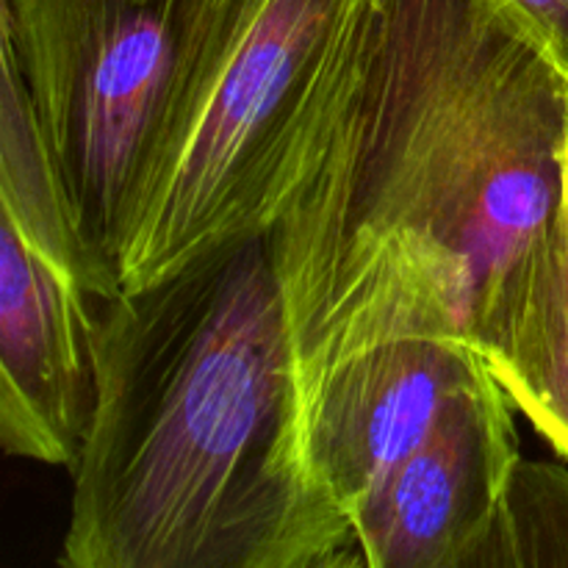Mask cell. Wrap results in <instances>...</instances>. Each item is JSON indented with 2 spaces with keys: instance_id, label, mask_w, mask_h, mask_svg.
Wrapping results in <instances>:
<instances>
[{
  "instance_id": "1",
  "label": "cell",
  "mask_w": 568,
  "mask_h": 568,
  "mask_svg": "<svg viewBox=\"0 0 568 568\" xmlns=\"http://www.w3.org/2000/svg\"><path fill=\"white\" fill-rule=\"evenodd\" d=\"M566 161L568 70L516 0H344L261 209L300 422L366 349L486 355Z\"/></svg>"
},
{
  "instance_id": "2",
  "label": "cell",
  "mask_w": 568,
  "mask_h": 568,
  "mask_svg": "<svg viewBox=\"0 0 568 568\" xmlns=\"http://www.w3.org/2000/svg\"><path fill=\"white\" fill-rule=\"evenodd\" d=\"M98 399L67 568H364L303 455L297 361L264 231L94 297Z\"/></svg>"
},
{
  "instance_id": "3",
  "label": "cell",
  "mask_w": 568,
  "mask_h": 568,
  "mask_svg": "<svg viewBox=\"0 0 568 568\" xmlns=\"http://www.w3.org/2000/svg\"><path fill=\"white\" fill-rule=\"evenodd\" d=\"M342 3L181 0L164 109L122 225V292L261 231L266 186Z\"/></svg>"
},
{
  "instance_id": "4",
  "label": "cell",
  "mask_w": 568,
  "mask_h": 568,
  "mask_svg": "<svg viewBox=\"0 0 568 568\" xmlns=\"http://www.w3.org/2000/svg\"><path fill=\"white\" fill-rule=\"evenodd\" d=\"M181 0H0L20 78L94 266L114 294L128 200L153 142Z\"/></svg>"
},
{
  "instance_id": "5",
  "label": "cell",
  "mask_w": 568,
  "mask_h": 568,
  "mask_svg": "<svg viewBox=\"0 0 568 568\" xmlns=\"http://www.w3.org/2000/svg\"><path fill=\"white\" fill-rule=\"evenodd\" d=\"M514 399L483 377L355 514L364 568H471L519 464Z\"/></svg>"
},
{
  "instance_id": "6",
  "label": "cell",
  "mask_w": 568,
  "mask_h": 568,
  "mask_svg": "<svg viewBox=\"0 0 568 568\" xmlns=\"http://www.w3.org/2000/svg\"><path fill=\"white\" fill-rule=\"evenodd\" d=\"M0 444L75 469L98 399L94 297L0 214Z\"/></svg>"
},
{
  "instance_id": "7",
  "label": "cell",
  "mask_w": 568,
  "mask_h": 568,
  "mask_svg": "<svg viewBox=\"0 0 568 568\" xmlns=\"http://www.w3.org/2000/svg\"><path fill=\"white\" fill-rule=\"evenodd\" d=\"M488 375L486 355L453 338H403L355 355L303 414L311 475L353 521L449 405Z\"/></svg>"
},
{
  "instance_id": "8",
  "label": "cell",
  "mask_w": 568,
  "mask_h": 568,
  "mask_svg": "<svg viewBox=\"0 0 568 568\" xmlns=\"http://www.w3.org/2000/svg\"><path fill=\"white\" fill-rule=\"evenodd\" d=\"M486 361L516 410L568 458V161L564 197L516 270Z\"/></svg>"
},
{
  "instance_id": "9",
  "label": "cell",
  "mask_w": 568,
  "mask_h": 568,
  "mask_svg": "<svg viewBox=\"0 0 568 568\" xmlns=\"http://www.w3.org/2000/svg\"><path fill=\"white\" fill-rule=\"evenodd\" d=\"M0 214L14 220L22 236L92 297H116L83 244L31 100L9 64H3L0 94Z\"/></svg>"
},
{
  "instance_id": "10",
  "label": "cell",
  "mask_w": 568,
  "mask_h": 568,
  "mask_svg": "<svg viewBox=\"0 0 568 568\" xmlns=\"http://www.w3.org/2000/svg\"><path fill=\"white\" fill-rule=\"evenodd\" d=\"M568 568V469L519 458L471 568Z\"/></svg>"
},
{
  "instance_id": "11",
  "label": "cell",
  "mask_w": 568,
  "mask_h": 568,
  "mask_svg": "<svg viewBox=\"0 0 568 568\" xmlns=\"http://www.w3.org/2000/svg\"><path fill=\"white\" fill-rule=\"evenodd\" d=\"M541 26L568 70V0H516Z\"/></svg>"
}]
</instances>
